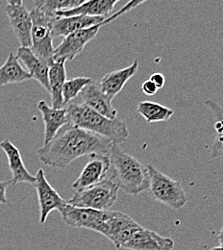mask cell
Here are the masks:
<instances>
[{
  "instance_id": "obj_1",
  "label": "cell",
  "mask_w": 223,
  "mask_h": 250,
  "mask_svg": "<svg viewBox=\"0 0 223 250\" xmlns=\"http://www.w3.org/2000/svg\"><path fill=\"white\" fill-rule=\"evenodd\" d=\"M114 144L89 131L64 125L54 139L38 150L40 161L54 168H64L80 157L109 156Z\"/></svg>"
},
{
  "instance_id": "obj_2",
  "label": "cell",
  "mask_w": 223,
  "mask_h": 250,
  "mask_svg": "<svg viewBox=\"0 0 223 250\" xmlns=\"http://www.w3.org/2000/svg\"><path fill=\"white\" fill-rule=\"evenodd\" d=\"M68 124L120 145L129 137L127 125L121 119L110 120L83 103H69L65 106Z\"/></svg>"
},
{
  "instance_id": "obj_3",
  "label": "cell",
  "mask_w": 223,
  "mask_h": 250,
  "mask_svg": "<svg viewBox=\"0 0 223 250\" xmlns=\"http://www.w3.org/2000/svg\"><path fill=\"white\" fill-rule=\"evenodd\" d=\"M112 178L120 188L131 195H138L149 188V175L146 166L123 152L119 145H114L110 152Z\"/></svg>"
},
{
  "instance_id": "obj_4",
  "label": "cell",
  "mask_w": 223,
  "mask_h": 250,
  "mask_svg": "<svg viewBox=\"0 0 223 250\" xmlns=\"http://www.w3.org/2000/svg\"><path fill=\"white\" fill-rule=\"evenodd\" d=\"M145 1H130L123 8L118 11L116 14L107 18L104 21L96 24L95 26L83 29L80 31L74 32L66 37H64L63 42L54 49L53 60L54 62L59 61H72L76 56H78L85 48V46L93 41L100 30V28L118 18L123 16L125 13L131 11L132 9L143 4Z\"/></svg>"
},
{
  "instance_id": "obj_5",
  "label": "cell",
  "mask_w": 223,
  "mask_h": 250,
  "mask_svg": "<svg viewBox=\"0 0 223 250\" xmlns=\"http://www.w3.org/2000/svg\"><path fill=\"white\" fill-rule=\"evenodd\" d=\"M33 26L31 31V46L33 53L48 65L54 62L52 25L58 17L50 16L35 7L30 11Z\"/></svg>"
},
{
  "instance_id": "obj_6",
  "label": "cell",
  "mask_w": 223,
  "mask_h": 250,
  "mask_svg": "<svg viewBox=\"0 0 223 250\" xmlns=\"http://www.w3.org/2000/svg\"><path fill=\"white\" fill-rule=\"evenodd\" d=\"M149 175V188L152 197L160 203L172 209L183 208L188 197L181 183L161 172L152 165L146 166Z\"/></svg>"
},
{
  "instance_id": "obj_7",
  "label": "cell",
  "mask_w": 223,
  "mask_h": 250,
  "mask_svg": "<svg viewBox=\"0 0 223 250\" xmlns=\"http://www.w3.org/2000/svg\"><path fill=\"white\" fill-rule=\"evenodd\" d=\"M120 187L112 178H106L94 187L75 191L67 203L74 207L109 211L118 199Z\"/></svg>"
},
{
  "instance_id": "obj_8",
  "label": "cell",
  "mask_w": 223,
  "mask_h": 250,
  "mask_svg": "<svg viewBox=\"0 0 223 250\" xmlns=\"http://www.w3.org/2000/svg\"><path fill=\"white\" fill-rule=\"evenodd\" d=\"M142 226L127 214L110 211L97 233L110 240L117 249H122L131 236Z\"/></svg>"
},
{
  "instance_id": "obj_9",
  "label": "cell",
  "mask_w": 223,
  "mask_h": 250,
  "mask_svg": "<svg viewBox=\"0 0 223 250\" xmlns=\"http://www.w3.org/2000/svg\"><path fill=\"white\" fill-rule=\"evenodd\" d=\"M5 13L20 45L30 47L32 19L23 2L21 0H9L5 7Z\"/></svg>"
},
{
  "instance_id": "obj_10",
  "label": "cell",
  "mask_w": 223,
  "mask_h": 250,
  "mask_svg": "<svg viewBox=\"0 0 223 250\" xmlns=\"http://www.w3.org/2000/svg\"><path fill=\"white\" fill-rule=\"evenodd\" d=\"M35 187L38 194V200L40 205V222L42 224L46 221L49 214L54 210L60 212L67 203L58 191L52 187L47 181L44 171L42 168H40L36 175Z\"/></svg>"
},
{
  "instance_id": "obj_11",
  "label": "cell",
  "mask_w": 223,
  "mask_h": 250,
  "mask_svg": "<svg viewBox=\"0 0 223 250\" xmlns=\"http://www.w3.org/2000/svg\"><path fill=\"white\" fill-rule=\"evenodd\" d=\"M110 211H97L89 208L74 207L66 203L59 212L62 219L69 227L85 228L97 232L107 219Z\"/></svg>"
},
{
  "instance_id": "obj_12",
  "label": "cell",
  "mask_w": 223,
  "mask_h": 250,
  "mask_svg": "<svg viewBox=\"0 0 223 250\" xmlns=\"http://www.w3.org/2000/svg\"><path fill=\"white\" fill-rule=\"evenodd\" d=\"M111 169L109 156L95 154L90 157L89 162L84 167L79 177L73 182L72 188L75 191L94 187L104 181Z\"/></svg>"
},
{
  "instance_id": "obj_13",
  "label": "cell",
  "mask_w": 223,
  "mask_h": 250,
  "mask_svg": "<svg viewBox=\"0 0 223 250\" xmlns=\"http://www.w3.org/2000/svg\"><path fill=\"white\" fill-rule=\"evenodd\" d=\"M122 249L128 250H173L174 241L142 226L131 236Z\"/></svg>"
},
{
  "instance_id": "obj_14",
  "label": "cell",
  "mask_w": 223,
  "mask_h": 250,
  "mask_svg": "<svg viewBox=\"0 0 223 250\" xmlns=\"http://www.w3.org/2000/svg\"><path fill=\"white\" fill-rule=\"evenodd\" d=\"M0 148L5 152L8 159L9 167L13 175V178L11 180L12 185H16L19 183H27L35 185L36 177L26 168L19 148L9 139H5L0 142Z\"/></svg>"
},
{
  "instance_id": "obj_15",
  "label": "cell",
  "mask_w": 223,
  "mask_h": 250,
  "mask_svg": "<svg viewBox=\"0 0 223 250\" xmlns=\"http://www.w3.org/2000/svg\"><path fill=\"white\" fill-rule=\"evenodd\" d=\"M82 103L96 111V113L110 119H118V111L113 107L112 102L102 92L99 83L92 81L79 94Z\"/></svg>"
},
{
  "instance_id": "obj_16",
  "label": "cell",
  "mask_w": 223,
  "mask_h": 250,
  "mask_svg": "<svg viewBox=\"0 0 223 250\" xmlns=\"http://www.w3.org/2000/svg\"><path fill=\"white\" fill-rule=\"evenodd\" d=\"M138 68L139 61L135 60L127 67L111 71L102 78L99 86L111 102L123 90L125 84L136 74Z\"/></svg>"
},
{
  "instance_id": "obj_17",
  "label": "cell",
  "mask_w": 223,
  "mask_h": 250,
  "mask_svg": "<svg viewBox=\"0 0 223 250\" xmlns=\"http://www.w3.org/2000/svg\"><path fill=\"white\" fill-rule=\"evenodd\" d=\"M38 110L41 112L44 124V141L43 146L51 142L58 132L68 124L65 108L54 109L44 100L39 101Z\"/></svg>"
},
{
  "instance_id": "obj_18",
  "label": "cell",
  "mask_w": 223,
  "mask_h": 250,
  "mask_svg": "<svg viewBox=\"0 0 223 250\" xmlns=\"http://www.w3.org/2000/svg\"><path fill=\"white\" fill-rule=\"evenodd\" d=\"M118 0H92L84 1L80 6L56 13L58 18H68L74 16H86V17H100L109 18L113 12Z\"/></svg>"
},
{
  "instance_id": "obj_19",
  "label": "cell",
  "mask_w": 223,
  "mask_h": 250,
  "mask_svg": "<svg viewBox=\"0 0 223 250\" xmlns=\"http://www.w3.org/2000/svg\"><path fill=\"white\" fill-rule=\"evenodd\" d=\"M105 18L100 17H86V16H74L68 18H59L52 25V36L66 37L74 32L87 29L104 21Z\"/></svg>"
},
{
  "instance_id": "obj_20",
  "label": "cell",
  "mask_w": 223,
  "mask_h": 250,
  "mask_svg": "<svg viewBox=\"0 0 223 250\" xmlns=\"http://www.w3.org/2000/svg\"><path fill=\"white\" fill-rule=\"evenodd\" d=\"M20 62H23L26 66L28 73L35 80H37L47 92H49V82H48V71L49 65L38 58L30 47L20 46L16 54Z\"/></svg>"
},
{
  "instance_id": "obj_21",
  "label": "cell",
  "mask_w": 223,
  "mask_h": 250,
  "mask_svg": "<svg viewBox=\"0 0 223 250\" xmlns=\"http://www.w3.org/2000/svg\"><path fill=\"white\" fill-rule=\"evenodd\" d=\"M66 81L65 61L54 62L49 65L48 82L49 93L52 99V108L63 109L65 108L63 99V87Z\"/></svg>"
},
{
  "instance_id": "obj_22",
  "label": "cell",
  "mask_w": 223,
  "mask_h": 250,
  "mask_svg": "<svg viewBox=\"0 0 223 250\" xmlns=\"http://www.w3.org/2000/svg\"><path fill=\"white\" fill-rule=\"evenodd\" d=\"M30 79H32L31 75L22 67L16 54L10 53L6 62L0 66V87L22 83Z\"/></svg>"
},
{
  "instance_id": "obj_23",
  "label": "cell",
  "mask_w": 223,
  "mask_h": 250,
  "mask_svg": "<svg viewBox=\"0 0 223 250\" xmlns=\"http://www.w3.org/2000/svg\"><path fill=\"white\" fill-rule=\"evenodd\" d=\"M137 111L147 124L165 123L174 114L172 109L150 101L140 102L138 104Z\"/></svg>"
},
{
  "instance_id": "obj_24",
  "label": "cell",
  "mask_w": 223,
  "mask_h": 250,
  "mask_svg": "<svg viewBox=\"0 0 223 250\" xmlns=\"http://www.w3.org/2000/svg\"><path fill=\"white\" fill-rule=\"evenodd\" d=\"M204 103L212 114L216 132V139L212 146V158L223 156V108L211 99L205 100Z\"/></svg>"
},
{
  "instance_id": "obj_25",
  "label": "cell",
  "mask_w": 223,
  "mask_h": 250,
  "mask_svg": "<svg viewBox=\"0 0 223 250\" xmlns=\"http://www.w3.org/2000/svg\"><path fill=\"white\" fill-rule=\"evenodd\" d=\"M84 0H37L35 7L50 16H56V13L70 10L80 6Z\"/></svg>"
},
{
  "instance_id": "obj_26",
  "label": "cell",
  "mask_w": 223,
  "mask_h": 250,
  "mask_svg": "<svg viewBox=\"0 0 223 250\" xmlns=\"http://www.w3.org/2000/svg\"><path fill=\"white\" fill-rule=\"evenodd\" d=\"M93 81L90 77H75L66 80L63 87V99L64 107L67 106L72 99L76 98L80 93Z\"/></svg>"
},
{
  "instance_id": "obj_27",
  "label": "cell",
  "mask_w": 223,
  "mask_h": 250,
  "mask_svg": "<svg viewBox=\"0 0 223 250\" xmlns=\"http://www.w3.org/2000/svg\"><path fill=\"white\" fill-rule=\"evenodd\" d=\"M142 91L143 92V94L149 96H152L154 94H157L159 89L154 85L153 82H151L149 79L144 81L142 85Z\"/></svg>"
},
{
  "instance_id": "obj_28",
  "label": "cell",
  "mask_w": 223,
  "mask_h": 250,
  "mask_svg": "<svg viewBox=\"0 0 223 250\" xmlns=\"http://www.w3.org/2000/svg\"><path fill=\"white\" fill-rule=\"evenodd\" d=\"M149 80H150L151 82H153L154 85H155L159 90L162 89L163 86H164V84H165V78H164L163 74L159 73V72H156V73L152 74V75L150 76Z\"/></svg>"
},
{
  "instance_id": "obj_29",
  "label": "cell",
  "mask_w": 223,
  "mask_h": 250,
  "mask_svg": "<svg viewBox=\"0 0 223 250\" xmlns=\"http://www.w3.org/2000/svg\"><path fill=\"white\" fill-rule=\"evenodd\" d=\"M12 182L10 181H0V204H7V188L9 185H11Z\"/></svg>"
},
{
  "instance_id": "obj_30",
  "label": "cell",
  "mask_w": 223,
  "mask_h": 250,
  "mask_svg": "<svg viewBox=\"0 0 223 250\" xmlns=\"http://www.w3.org/2000/svg\"><path fill=\"white\" fill-rule=\"evenodd\" d=\"M218 239H219V243H220L221 247H223V226L222 230L220 231L219 235H218Z\"/></svg>"
},
{
  "instance_id": "obj_31",
  "label": "cell",
  "mask_w": 223,
  "mask_h": 250,
  "mask_svg": "<svg viewBox=\"0 0 223 250\" xmlns=\"http://www.w3.org/2000/svg\"><path fill=\"white\" fill-rule=\"evenodd\" d=\"M211 250H223V247H215Z\"/></svg>"
}]
</instances>
